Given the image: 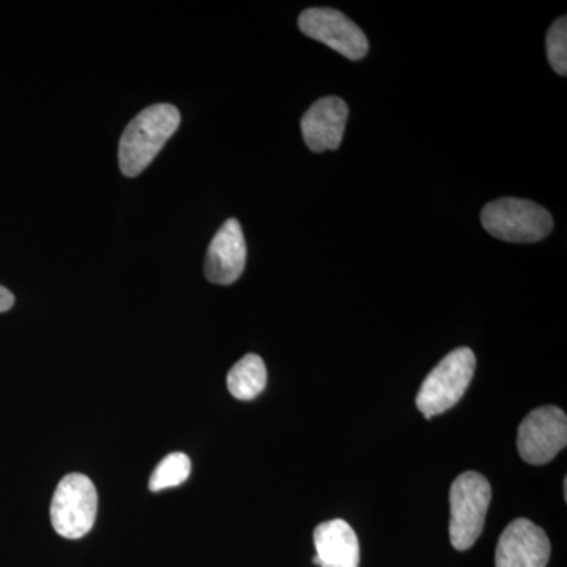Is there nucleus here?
Listing matches in <instances>:
<instances>
[{"label":"nucleus","instance_id":"f257e3e1","mask_svg":"<svg viewBox=\"0 0 567 567\" xmlns=\"http://www.w3.org/2000/svg\"><path fill=\"white\" fill-rule=\"evenodd\" d=\"M181 125V112L173 104H153L126 126L118 145V164L126 177H136L158 155Z\"/></svg>","mask_w":567,"mask_h":567},{"label":"nucleus","instance_id":"f03ea898","mask_svg":"<svg viewBox=\"0 0 567 567\" xmlns=\"http://www.w3.org/2000/svg\"><path fill=\"white\" fill-rule=\"evenodd\" d=\"M476 357L468 347H458L447 353L425 377L416 395V405L425 420L447 412L464 398L473 377Z\"/></svg>","mask_w":567,"mask_h":567},{"label":"nucleus","instance_id":"7ed1b4c3","mask_svg":"<svg viewBox=\"0 0 567 567\" xmlns=\"http://www.w3.org/2000/svg\"><path fill=\"white\" fill-rule=\"evenodd\" d=\"M492 487L487 477L465 472L456 477L450 492V539L458 551L475 546L486 524Z\"/></svg>","mask_w":567,"mask_h":567},{"label":"nucleus","instance_id":"20e7f679","mask_svg":"<svg viewBox=\"0 0 567 567\" xmlns=\"http://www.w3.org/2000/svg\"><path fill=\"white\" fill-rule=\"evenodd\" d=\"M481 223L492 237L509 244H536L554 229V218L546 208L516 197L487 204L481 213Z\"/></svg>","mask_w":567,"mask_h":567},{"label":"nucleus","instance_id":"39448f33","mask_svg":"<svg viewBox=\"0 0 567 567\" xmlns=\"http://www.w3.org/2000/svg\"><path fill=\"white\" fill-rule=\"evenodd\" d=\"M99 494L91 480L80 473L63 477L51 503L52 527L66 539H80L93 528Z\"/></svg>","mask_w":567,"mask_h":567},{"label":"nucleus","instance_id":"423d86ee","mask_svg":"<svg viewBox=\"0 0 567 567\" xmlns=\"http://www.w3.org/2000/svg\"><path fill=\"white\" fill-rule=\"evenodd\" d=\"M567 445V417L555 405L540 406L518 425V454L529 465L554 461Z\"/></svg>","mask_w":567,"mask_h":567},{"label":"nucleus","instance_id":"0eeeda50","mask_svg":"<svg viewBox=\"0 0 567 567\" xmlns=\"http://www.w3.org/2000/svg\"><path fill=\"white\" fill-rule=\"evenodd\" d=\"M298 25L306 37L327 44L349 61H361L368 54L369 41L364 32L341 11L309 9L301 13Z\"/></svg>","mask_w":567,"mask_h":567},{"label":"nucleus","instance_id":"6e6552de","mask_svg":"<svg viewBox=\"0 0 567 567\" xmlns=\"http://www.w3.org/2000/svg\"><path fill=\"white\" fill-rule=\"evenodd\" d=\"M548 559L550 540L528 518L511 522L496 544L495 567H546Z\"/></svg>","mask_w":567,"mask_h":567},{"label":"nucleus","instance_id":"1a4fd4ad","mask_svg":"<svg viewBox=\"0 0 567 567\" xmlns=\"http://www.w3.org/2000/svg\"><path fill=\"white\" fill-rule=\"evenodd\" d=\"M246 240L237 219H227L213 237L205 257V276L213 284L229 286L244 275Z\"/></svg>","mask_w":567,"mask_h":567},{"label":"nucleus","instance_id":"9d476101","mask_svg":"<svg viewBox=\"0 0 567 567\" xmlns=\"http://www.w3.org/2000/svg\"><path fill=\"white\" fill-rule=\"evenodd\" d=\"M349 106L339 96H324L301 118V133L312 152L338 151L344 137Z\"/></svg>","mask_w":567,"mask_h":567},{"label":"nucleus","instance_id":"9b49d317","mask_svg":"<svg viewBox=\"0 0 567 567\" xmlns=\"http://www.w3.org/2000/svg\"><path fill=\"white\" fill-rule=\"evenodd\" d=\"M315 565L320 567H360V540L341 518L323 522L315 529Z\"/></svg>","mask_w":567,"mask_h":567},{"label":"nucleus","instance_id":"f8f14e48","mask_svg":"<svg viewBox=\"0 0 567 567\" xmlns=\"http://www.w3.org/2000/svg\"><path fill=\"white\" fill-rule=\"evenodd\" d=\"M267 386V368L259 354L241 358L227 374V390L238 401H252Z\"/></svg>","mask_w":567,"mask_h":567},{"label":"nucleus","instance_id":"ddd939ff","mask_svg":"<svg viewBox=\"0 0 567 567\" xmlns=\"http://www.w3.org/2000/svg\"><path fill=\"white\" fill-rule=\"evenodd\" d=\"M192 473V461L186 454L173 453L164 457L148 481L152 492H162L166 488L182 486Z\"/></svg>","mask_w":567,"mask_h":567},{"label":"nucleus","instance_id":"4468645a","mask_svg":"<svg viewBox=\"0 0 567 567\" xmlns=\"http://www.w3.org/2000/svg\"><path fill=\"white\" fill-rule=\"evenodd\" d=\"M547 58L551 69L561 76L567 74V21L558 18L547 32Z\"/></svg>","mask_w":567,"mask_h":567},{"label":"nucleus","instance_id":"2eb2a0df","mask_svg":"<svg viewBox=\"0 0 567 567\" xmlns=\"http://www.w3.org/2000/svg\"><path fill=\"white\" fill-rule=\"evenodd\" d=\"M14 305L13 293L6 287L0 286V312H7Z\"/></svg>","mask_w":567,"mask_h":567}]
</instances>
